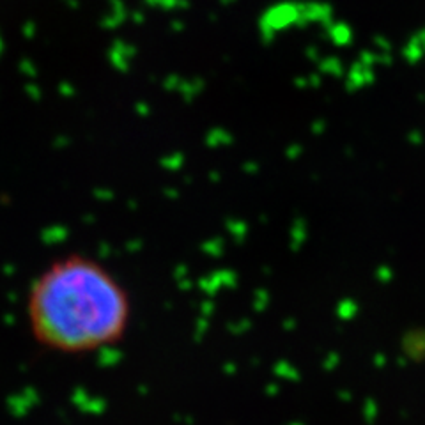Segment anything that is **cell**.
<instances>
[{"label":"cell","mask_w":425,"mask_h":425,"mask_svg":"<svg viewBox=\"0 0 425 425\" xmlns=\"http://www.w3.org/2000/svg\"><path fill=\"white\" fill-rule=\"evenodd\" d=\"M133 302L123 280L87 254H66L34 278L27 321L34 340L58 355H91L124 340Z\"/></svg>","instance_id":"obj_1"}]
</instances>
